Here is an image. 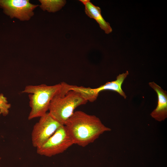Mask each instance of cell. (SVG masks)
Instances as JSON below:
<instances>
[{
    "label": "cell",
    "instance_id": "1",
    "mask_svg": "<svg viewBox=\"0 0 167 167\" xmlns=\"http://www.w3.org/2000/svg\"><path fill=\"white\" fill-rule=\"evenodd\" d=\"M74 144L85 147L104 132L110 131L100 119L81 111L74 112L65 125Z\"/></svg>",
    "mask_w": 167,
    "mask_h": 167
},
{
    "label": "cell",
    "instance_id": "2",
    "mask_svg": "<svg viewBox=\"0 0 167 167\" xmlns=\"http://www.w3.org/2000/svg\"><path fill=\"white\" fill-rule=\"evenodd\" d=\"M66 84L63 82L51 86L44 84L26 86L22 92L29 94V106L31 110L28 119L40 118L48 112L51 100L65 88Z\"/></svg>",
    "mask_w": 167,
    "mask_h": 167
},
{
    "label": "cell",
    "instance_id": "3",
    "mask_svg": "<svg viewBox=\"0 0 167 167\" xmlns=\"http://www.w3.org/2000/svg\"><path fill=\"white\" fill-rule=\"evenodd\" d=\"M87 102L79 92L69 90L66 84L65 88L51 100L48 113L61 124L65 125L73 114L75 109Z\"/></svg>",
    "mask_w": 167,
    "mask_h": 167
},
{
    "label": "cell",
    "instance_id": "4",
    "mask_svg": "<svg viewBox=\"0 0 167 167\" xmlns=\"http://www.w3.org/2000/svg\"><path fill=\"white\" fill-rule=\"evenodd\" d=\"M74 144L65 126L62 125L54 134L39 148L37 154L47 157L62 153Z\"/></svg>",
    "mask_w": 167,
    "mask_h": 167
},
{
    "label": "cell",
    "instance_id": "5",
    "mask_svg": "<svg viewBox=\"0 0 167 167\" xmlns=\"http://www.w3.org/2000/svg\"><path fill=\"white\" fill-rule=\"evenodd\" d=\"M62 125L47 112L34 125L31 134L33 146L37 148L45 143Z\"/></svg>",
    "mask_w": 167,
    "mask_h": 167
},
{
    "label": "cell",
    "instance_id": "6",
    "mask_svg": "<svg viewBox=\"0 0 167 167\" xmlns=\"http://www.w3.org/2000/svg\"><path fill=\"white\" fill-rule=\"evenodd\" d=\"M128 74V71H126L125 73L119 74L117 76L115 80L108 82L96 88L71 85L70 89L79 92L88 101L91 102H93L96 99L101 92L105 90L116 92L124 99H126L127 96L122 90V86Z\"/></svg>",
    "mask_w": 167,
    "mask_h": 167
},
{
    "label": "cell",
    "instance_id": "7",
    "mask_svg": "<svg viewBox=\"0 0 167 167\" xmlns=\"http://www.w3.org/2000/svg\"><path fill=\"white\" fill-rule=\"evenodd\" d=\"M0 6L11 18L25 20H28L33 15V11L37 6L27 0H0Z\"/></svg>",
    "mask_w": 167,
    "mask_h": 167
},
{
    "label": "cell",
    "instance_id": "8",
    "mask_svg": "<svg viewBox=\"0 0 167 167\" xmlns=\"http://www.w3.org/2000/svg\"><path fill=\"white\" fill-rule=\"evenodd\" d=\"M149 85L156 93L158 97L156 108L151 113V116L158 122L164 121L167 118V92L154 82Z\"/></svg>",
    "mask_w": 167,
    "mask_h": 167
},
{
    "label": "cell",
    "instance_id": "9",
    "mask_svg": "<svg viewBox=\"0 0 167 167\" xmlns=\"http://www.w3.org/2000/svg\"><path fill=\"white\" fill-rule=\"evenodd\" d=\"M84 5L85 13L88 17L94 19L99 24L101 29L103 30L106 34H108L112 32V29L109 24L102 17L100 7L94 5L88 0Z\"/></svg>",
    "mask_w": 167,
    "mask_h": 167
},
{
    "label": "cell",
    "instance_id": "10",
    "mask_svg": "<svg viewBox=\"0 0 167 167\" xmlns=\"http://www.w3.org/2000/svg\"><path fill=\"white\" fill-rule=\"evenodd\" d=\"M41 3V7L44 10L49 12H55L61 9L66 4L65 0H40Z\"/></svg>",
    "mask_w": 167,
    "mask_h": 167
},
{
    "label": "cell",
    "instance_id": "11",
    "mask_svg": "<svg viewBox=\"0 0 167 167\" xmlns=\"http://www.w3.org/2000/svg\"><path fill=\"white\" fill-rule=\"evenodd\" d=\"M11 107V105L8 103L7 98L4 96L3 94H0V114L3 116H6L8 114L9 109Z\"/></svg>",
    "mask_w": 167,
    "mask_h": 167
},
{
    "label": "cell",
    "instance_id": "12",
    "mask_svg": "<svg viewBox=\"0 0 167 167\" xmlns=\"http://www.w3.org/2000/svg\"><path fill=\"white\" fill-rule=\"evenodd\" d=\"M1 159V158L0 157V160Z\"/></svg>",
    "mask_w": 167,
    "mask_h": 167
}]
</instances>
